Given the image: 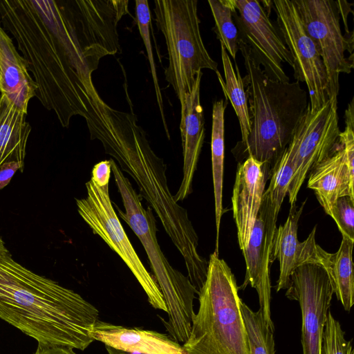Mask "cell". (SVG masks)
<instances>
[{
    "label": "cell",
    "mask_w": 354,
    "mask_h": 354,
    "mask_svg": "<svg viewBox=\"0 0 354 354\" xmlns=\"http://www.w3.org/2000/svg\"><path fill=\"white\" fill-rule=\"evenodd\" d=\"M127 0H0V22L15 39L35 96L63 127L103 100L92 74L120 51L118 26Z\"/></svg>",
    "instance_id": "1"
},
{
    "label": "cell",
    "mask_w": 354,
    "mask_h": 354,
    "mask_svg": "<svg viewBox=\"0 0 354 354\" xmlns=\"http://www.w3.org/2000/svg\"><path fill=\"white\" fill-rule=\"evenodd\" d=\"M85 120L91 139L98 140L121 171L136 182L139 196L157 214L183 257L190 282L199 292L206 279L208 261L198 253V237L187 210L174 200L169 188L167 166L151 149L136 115L115 110L104 102Z\"/></svg>",
    "instance_id": "2"
},
{
    "label": "cell",
    "mask_w": 354,
    "mask_h": 354,
    "mask_svg": "<svg viewBox=\"0 0 354 354\" xmlns=\"http://www.w3.org/2000/svg\"><path fill=\"white\" fill-rule=\"evenodd\" d=\"M98 317L80 295L15 260L0 236V319L38 344L84 351Z\"/></svg>",
    "instance_id": "3"
},
{
    "label": "cell",
    "mask_w": 354,
    "mask_h": 354,
    "mask_svg": "<svg viewBox=\"0 0 354 354\" xmlns=\"http://www.w3.org/2000/svg\"><path fill=\"white\" fill-rule=\"evenodd\" d=\"M239 48L246 70L242 80L250 132L246 142L237 143L232 152L239 162L251 156L272 170L306 111L307 93L297 81L281 82L270 78L240 37Z\"/></svg>",
    "instance_id": "4"
},
{
    "label": "cell",
    "mask_w": 354,
    "mask_h": 354,
    "mask_svg": "<svg viewBox=\"0 0 354 354\" xmlns=\"http://www.w3.org/2000/svg\"><path fill=\"white\" fill-rule=\"evenodd\" d=\"M236 279L227 263L214 252L205 281L198 292L186 354H249L245 324Z\"/></svg>",
    "instance_id": "5"
},
{
    "label": "cell",
    "mask_w": 354,
    "mask_h": 354,
    "mask_svg": "<svg viewBox=\"0 0 354 354\" xmlns=\"http://www.w3.org/2000/svg\"><path fill=\"white\" fill-rule=\"evenodd\" d=\"M111 172L121 196L124 211L117 206L120 216L140 239L148 256L153 277L162 295L169 319L163 320L171 338L184 344L188 339L195 313L193 301L197 291L188 277L173 268L158 244L156 221L152 209H145L141 198L116 162L109 159Z\"/></svg>",
    "instance_id": "6"
},
{
    "label": "cell",
    "mask_w": 354,
    "mask_h": 354,
    "mask_svg": "<svg viewBox=\"0 0 354 354\" xmlns=\"http://www.w3.org/2000/svg\"><path fill=\"white\" fill-rule=\"evenodd\" d=\"M153 11L169 57L165 80L181 104L198 73L203 69L216 72L218 64L203 43L196 0H155Z\"/></svg>",
    "instance_id": "7"
},
{
    "label": "cell",
    "mask_w": 354,
    "mask_h": 354,
    "mask_svg": "<svg viewBox=\"0 0 354 354\" xmlns=\"http://www.w3.org/2000/svg\"><path fill=\"white\" fill-rule=\"evenodd\" d=\"M86 196L76 199L82 218L112 249L130 269L145 292L149 304L167 313L158 283L144 266L114 210L109 185L100 187L91 179L86 183Z\"/></svg>",
    "instance_id": "8"
},
{
    "label": "cell",
    "mask_w": 354,
    "mask_h": 354,
    "mask_svg": "<svg viewBox=\"0 0 354 354\" xmlns=\"http://www.w3.org/2000/svg\"><path fill=\"white\" fill-rule=\"evenodd\" d=\"M340 132L337 97L313 112L308 104L288 146L294 170L288 190L290 206L310 171L336 149Z\"/></svg>",
    "instance_id": "9"
},
{
    "label": "cell",
    "mask_w": 354,
    "mask_h": 354,
    "mask_svg": "<svg viewBox=\"0 0 354 354\" xmlns=\"http://www.w3.org/2000/svg\"><path fill=\"white\" fill-rule=\"evenodd\" d=\"M302 23L314 41L323 61L328 81V97H337L339 75L353 68V37L343 35L338 1L295 0Z\"/></svg>",
    "instance_id": "10"
},
{
    "label": "cell",
    "mask_w": 354,
    "mask_h": 354,
    "mask_svg": "<svg viewBox=\"0 0 354 354\" xmlns=\"http://www.w3.org/2000/svg\"><path fill=\"white\" fill-rule=\"evenodd\" d=\"M271 7L277 16L279 30L293 58L295 80L308 90V106L313 112L328 100L326 69L318 49L307 32L295 0H274Z\"/></svg>",
    "instance_id": "11"
},
{
    "label": "cell",
    "mask_w": 354,
    "mask_h": 354,
    "mask_svg": "<svg viewBox=\"0 0 354 354\" xmlns=\"http://www.w3.org/2000/svg\"><path fill=\"white\" fill-rule=\"evenodd\" d=\"M333 294L328 274L321 265L303 263L292 273L286 296L297 301L301 308L303 354H322L324 330Z\"/></svg>",
    "instance_id": "12"
},
{
    "label": "cell",
    "mask_w": 354,
    "mask_h": 354,
    "mask_svg": "<svg viewBox=\"0 0 354 354\" xmlns=\"http://www.w3.org/2000/svg\"><path fill=\"white\" fill-rule=\"evenodd\" d=\"M232 12L239 37L248 44L253 55L271 79L290 82L283 64L293 68V58L283 39L269 17L261 1L234 0Z\"/></svg>",
    "instance_id": "13"
},
{
    "label": "cell",
    "mask_w": 354,
    "mask_h": 354,
    "mask_svg": "<svg viewBox=\"0 0 354 354\" xmlns=\"http://www.w3.org/2000/svg\"><path fill=\"white\" fill-rule=\"evenodd\" d=\"M270 168L249 156L239 162L232 196L233 217L241 250L246 248L258 216Z\"/></svg>",
    "instance_id": "14"
},
{
    "label": "cell",
    "mask_w": 354,
    "mask_h": 354,
    "mask_svg": "<svg viewBox=\"0 0 354 354\" xmlns=\"http://www.w3.org/2000/svg\"><path fill=\"white\" fill-rule=\"evenodd\" d=\"M203 73L196 75L192 90L184 96L180 105V131L183 155V177L180 187L174 195L178 203L192 192V180L205 138L203 109L200 90Z\"/></svg>",
    "instance_id": "15"
},
{
    "label": "cell",
    "mask_w": 354,
    "mask_h": 354,
    "mask_svg": "<svg viewBox=\"0 0 354 354\" xmlns=\"http://www.w3.org/2000/svg\"><path fill=\"white\" fill-rule=\"evenodd\" d=\"M246 265L245 277L241 288L248 284L258 294L259 309L267 326L274 332V326L271 318V284L270 267L271 266V247L266 236L264 221L259 213L250 234L248 244L242 250Z\"/></svg>",
    "instance_id": "16"
},
{
    "label": "cell",
    "mask_w": 354,
    "mask_h": 354,
    "mask_svg": "<svg viewBox=\"0 0 354 354\" xmlns=\"http://www.w3.org/2000/svg\"><path fill=\"white\" fill-rule=\"evenodd\" d=\"M90 336L105 346L126 352L186 354L183 346L166 334L139 328H127L99 319L93 325Z\"/></svg>",
    "instance_id": "17"
},
{
    "label": "cell",
    "mask_w": 354,
    "mask_h": 354,
    "mask_svg": "<svg viewBox=\"0 0 354 354\" xmlns=\"http://www.w3.org/2000/svg\"><path fill=\"white\" fill-rule=\"evenodd\" d=\"M37 86L25 59L0 26V93L27 114L29 102L35 96Z\"/></svg>",
    "instance_id": "18"
},
{
    "label": "cell",
    "mask_w": 354,
    "mask_h": 354,
    "mask_svg": "<svg viewBox=\"0 0 354 354\" xmlns=\"http://www.w3.org/2000/svg\"><path fill=\"white\" fill-rule=\"evenodd\" d=\"M338 145L332 154L310 171L308 180L307 187L315 191L327 214L339 197L349 196L354 199V177L350 174L344 151Z\"/></svg>",
    "instance_id": "19"
},
{
    "label": "cell",
    "mask_w": 354,
    "mask_h": 354,
    "mask_svg": "<svg viewBox=\"0 0 354 354\" xmlns=\"http://www.w3.org/2000/svg\"><path fill=\"white\" fill-rule=\"evenodd\" d=\"M354 242L342 238L339 250L328 253L314 244L310 262L321 265L327 272L334 294L346 311L354 304V278L352 253Z\"/></svg>",
    "instance_id": "20"
},
{
    "label": "cell",
    "mask_w": 354,
    "mask_h": 354,
    "mask_svg": "<svg viewBox=\"0 0 354 354\" xmlns=\"http://www.w3.org/2000/svg\"><path fill=\"white\" fill-rule=\"evenodd\" d=\"M26 115L0 93V166L15 161L24 167L31 127Z\"/></svg>",
    "instance_id": "21"
},
{
    "label": "cell",
    "mask_w": 354,
    "mask_h": 354,
    "mask_svg": "<svg viewBox=\"0 0 354 354\" xmlns=\"http://www.w3.org/2000/svg\"><path fill=\"white\" fill-rule=\"evenodd\" d=\"M306 201L298 208L296 204L290 206L286 221L277 228L272 241L270 261L278 259L280 272L277 292L288 289L290 284V276L299 266V258L301 242L297 239L298 222L302 213Z\"/></svg>",
    "instance_id": "22"
},
{
    "label": "cell",
    "mask_w": 354,
    "mask_h": 354,
    "mask_svg": "<svg viewBox=\"0 0 354 354\" xmlns=\"http://www.w3.org/2000/svg\"><path fill=\"white\" fill-rule=\"evenodd\" d=\"M293 166L287 147L274 164L270 176V182L263 194L259 213L264 221L266 236L272 249L278 214L288 194L290 183L293 175Z\"/></svg>",
    "instance_id": "23"
},
{
    "label": "cell",
    "mask_w": 354,
    "mask_h": 354,
    "mask_svg": "<svg viewBox=\"0 0 354 354\" xmlns=\"http://www.w3.org/2000/svg\"><path fill=\"white\" fill-rule=\"evenodd\" d=\"M227 100L215 101L212 108V165L215 203V220L216 230V249L218 254V236L223 209V181L224 166V113Z\"/></svg>",
    "instance_id": "24"
},
{
    "label": "cell",
    "mask_w": 354,
    "mask_h": 354,
    "mask_svg": "<svg viewBox=\"0 0 354 354\" xmlns=\"http://www.w3.org/2000/svg\"><path fill=\"white\" fill-rule=\"evenodd\" d=\"M221 50L225 82L218 71L216 73L226 100L230 101L239 122L242 139L238 143L244 144L250 132L247 95L236 62H234V70L230 55L223 44H221Z\"/></svg>",
    "instance_id": "25"
},
{
    "label": "cell",
    "mask_w": 354,
    "mask_h": 354,
    "mask_svg": "<svg viewBox=\"0 0 354 354\" xmlns=\"http://www.w3.org/2000/svg\"><path fill=\"white\" fill-rule=\"evenodd\" d=\"M207 2L214 19V30L217 39L235 62L239 50V35L232 17V12L236 11L234 0H208Z\"/></svg>",
    "instance_id": "26"
},
{
    "label": "cell",
    "mask_w": 354,
    "mask_h": 354,
    "mask_svg": "<svg viewBox=\"0 0 354 354\" xmlns=\"http://www.w3.org/2000/svg\"><path fill=\"white\" fill-rule=\"evenodd\" d=\"M240 306L248 333L249 354H274L273 331L260 311L252 310L241 299Z\"/></svg>",
    "instance_id": "27"
},
{
    "label": "cell",
    "mask_w": 354,
    "mask_h": 354,
    "mask_svg": "<svg viewBox=\"0 0 354 354\" xmlns=\"http://www.w3.org/2000/svg\"><path fill=\"white\" fill-rule=\"evenodd\" d=\"M136 19L137 24L138 26V29L140 31V34L142 38L143 42L145 46V48L147 53V57L149 59V62L150 64L151 75L153 77V82L157 99V102L158 105V108L160 110V113L162 118V120L163 122L164 128L165 130L166 135L167 138L169 139L170 136L169 133V129L167 125L165 113H164V108H163V100L160 91V88L159 86L157 73L156 70V66L154 63V59L152 52V47L149 35V25L151 21V15L149 7V3L147 0H136Z\"/></svg>",
    "instance_id": "28"
},
{
    "label": "cell",
    "mask_w": 354,
    "mask_h": 354,
    "mask_svg": "<svg viewBox=\"0 0 354 354\" xmlns=\"http://www.w3.org/2000/svg\"><path fill=\"white\" fill-rule=\"evenodd\" d=\"M322 354H354L351 342L345 339L339 322L330 310L324 330Z\"/></svg>",
    "instance_id": "29"
},
{
    "label": "cell",
    "mask_w": 354,
    "mask_h": 354,
    "mask_svg": "<svg viewBox=\"0 0 354 354\" xmlns=\"http://www.w3.org/2000/svg\"><path fill=\"white\" fill-rule=\"evenodd\" d=\"M328 215L335 221L342 238L354 242V199L349 196L339 197Z\"/></svg>",
    "instance_id": "30"
},
{
    "label": "cell",
    "mask_w": 354,
    "mask_h": 354,
    "mask_svg": "<svg viewBox=\"0 0 354 354\" xmlns=\"http://www.w3.org/2000/svg\"><path fill=\"white\" fill-rule=\"evenodd\" d=\"M111 173L110 160H106L95 164L92 169L91 179L98 186L109 185Z\"/></svg>",
    "instance_id": "31"
},
{
    "label": "cell",
    "mask_w": 354,
    "mask_h": 354,
    "mask_svg": "<svg viewBox=\"0 0 354 354\" xmlns=\"http://www.w3.org/2000/svg\"><path fill=\"white\" fill-rule=\"evenodd\" d=\"M24 166L15 161L5 162L0 166V190L10 182L15 172L23 171Z\"/></svg>",
    "instance_id": "32"
},
{
    "label": "cell",
    "mask_w": 354,
    "mask_h": 354,
    "mask_svg": "<svg viewBox=\"0 0 354 354\" xmlns=\"http://www.w3.org/2000/svg\"><path fill=\"white\" fill-rule=\"evenodd\" d=\"M34 354H77L72 348L38 344Z\"/></svg>",
    "instance_id": "33"
},
{
    "label": "cell",
    "mask_w": 354,
    "mask_h": 354,
    "mask_svg": "<svg viewBox=\"0 0 354 354\" xmlns=\"http://www.w3.org/2000/svg\"><path fill=\"white\" fill-rule=\"evenodd\" d=\"M108 354H145L137 352H126L118 349H115L108 346H105Z\"/></svg>",
    "instance_id": "34"
}]
</instances>
